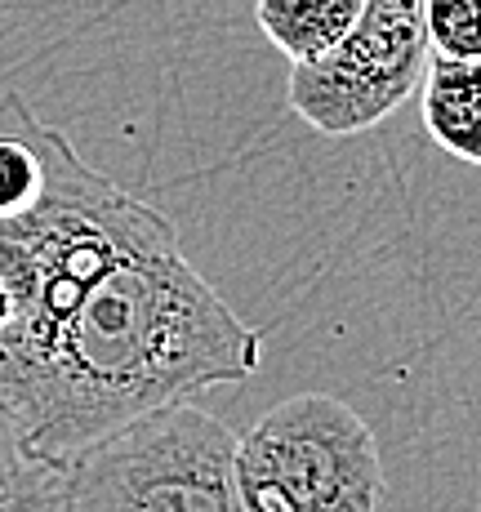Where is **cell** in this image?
<instances>
[{
	"mask_svg": "<svg viewBox=\"0 0 481 512\" xmlns=\"http://www.w3.org/2000/svg\"><path fill=\"white\" fill-rule=\"evenodd\" d=\"M259 361L263 334L183 259L161 219L54 317L0 330V406L36 455L63 464L147 410L250 379Z\"/></svg>",
	"mask_w": 481,
	"mask_h": 512,
	"instance_id": "6da1fadb",
	"label": "cell"
},
{
	"mask_svg": "<svg viewBox=\"0 0 481 512\" xmlns=\"http://www.w3.org/2000/svg\"><path fill=\"white\" fill-rule=\"evenodd\" d=\"M63 512H245L237 432L170 401L63 459Z\"/></svg>",
	"mask_w": 481,
	"mask_h": 512,
	"instance_id": "7a4b0ae2",
	"label": "cell"
},
{
	"mask_svg": "<svg viewBox=\"0 0 481 512\" xmlns=\"http://www.w3.org/2000/svg\"><path fill=\"white\" fill-rule=\"evenodd\" d=\"M419 116L446 156L481 170V58H428Z\"/></svg>",
	"mask_w": 481,
	"mask_h": 512,
	"instance_id": "5b68a950",
	"label": "cell"
},
{
	"mask_svg": "<svg viewBox=\"0 0 481 512\" xmlns=\"http://www.w3.org/2000/svg\"><path fill=\"white\" fill-rule=\"evenodd\" d=\"M245 512H379L384 455L335 392H299L237 437Z\"/></svg>",
	"mask_w": 481,
	"mask_h": 512,
	"instance_id": "3957f363",
	"label": "cell"
},
{
	"mask_svg": "<svg viewBox=\"0 0 481 512\" xmlns=\"http://www.w3.org/2000/svg\"><path fill=\"white\" fill-rule=\"evenodd\" d=\"M14 317V294H9V281H5V272H0V326Z\"/></svg>",
	"mask_w": 481,
	"mask_h": 512,
	"instance_id": "9c48e42d",
	"label": "cell"
},
{
	"mask_svg": "<svg viewBox=\"0 0 481 512\" xmlns=\"http://www.w3.org/2000/svg\"><path fill=\"white\" fill-rule=\"evenodd\" d=\"M424 0H366L348 36L290 67V112L326 139H352L388 121L428 72Z\"/></svg>",
	"mask_w": 481,
	"mask_h": 512,
	"instance_id": "277c9868",
	"label": "cell"
},
{
	"mask_svg": "<svg viewBox=\"0 0 481 512\" xmlns=\"http://www.w3.org/2000/svg\"><path fill=\"white\" fill-rule=\"evenodd\" d=\"M424 32L437 58H481V0H424Z\"/></svg>",
	"mask_w": 481,
	"mask_h": 512,
	"instance_id": "ba28073f",
	"label": "cell"
},
{
	"mask_svg": "<svg viewBox=\"0 0 481 512\" xmlns=\"http://www.w3.org/2000/svg\"><path fill=\"white\" fill-rule=\"evenodd\" d=\"M63 508V464L36 455L0 406V512Z\"/></svg>",
	"mask_w": 481,
	"mask_h": 512,
	"instance_id": "52a82bcc",
	"label": "cell"
},
{
	"mask_svg": "<svg viewBox=\"0 0 481 512\" xmlns=\"http://www.w3.org/2000/svg\"><path fill=\"white\" fill-rule=\"evenodd\" d=\"M361 9L366 0H259L254 18L272 49H281L290 63H303L343 41Z\"/></svg>",
	"mask_w": 481,
	"mask_h": 512,
	"instance_id": "8992f818",
	"label": "cell"
},
{
	"mask_svg": "<svg viewBox=\"0 0 481 512\" xmlns=\"http://www.w3.org/2000/svg\"><path fill=\"white\" fill-rule=\"evenodd\" d=\"M54 512H63V508H54Z\"/></svg>",
	"mask_w": 481,
	"mask_h": 512,
	"instance_id": "30bf717a",
	"label": "cell"
}]
</instances>
